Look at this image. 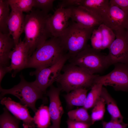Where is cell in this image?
<instances>
[{
  "instance_id": "6da1fadb",
  "label": "cell",
  "mask_w": 128,
  "mask_h": 128,
  "mask_svg": "<svg viewBox=\"0 0 128 128\" xmlns=\"http://www.w3.org/2000/svg\"><path fill=\"white\" fill-rule=\"evenodd\" d=\"M49 16L37 9L25 16L23 41L28 48L29 57L49 38L53 37L48 26Z\"/></svg>"
},
{
  "instance_id": "7a4b0ae2",
  "label": "cell",
  "mask_w": 128,
  "mask_h": 128,
  "mask_svg": "<svg viewBox=\"0 0 128 128\" xmlns=\"http://www.w3.org/2000/svg\"><path fill=\"white\" fill-rule=\"evenodd\" d=\"M67 53L59 38L52 37L37 48L29 57L27 68L37 69L50 66Z\"/></svg>"
},
{
  "instance_id": "3957f363",
  "label": "cell",
  "mask_w": 128,
  "mask_h": 128,
  "mask_svg": "<svg viewBox=\"0 0 128 128\" xmlns=\"http://www.w3.org/2000/svg\"><path fill=\"white\" fill-rule=\"evenodd\" d=\"M62 71L56 82L61 90L67 93L78 89L91 88L98 75L70 63L65 64Z\"/></svg>"
},
{
  "instance_id": "277c9868",
  "label": "cell",
  "mask_w": 128,
  "mask_h": 128,
  "mask_svg": "<svg viewBox=\"0 0 128 128\" xmlns=\"http://www.w3.org/2000/svg\"><path fill=\"white\" fill-rule=\"evenodd\" d=\"M72 21L62 35L59 37L69 58L88 47V41L90 39L93 30L96 28H84Z\"/></svg>"
},
{
  "instance_id": "5b68a950",
  "label": "cell",
  "mask_w": 128,
  "mask_h": 128,
  "mask_svg": "<svg viewBox=\"0 0 128 128\" xmlns=\"http://www.w3.org/2000/svg\"><path fill=\"white\" fill-rule=\"evenodd\" d=\"M68 60L93 74L101 73L110 65L107 55L88 46Z\"/></svg>"
},
{
  "instance_id": "8992f818",
  "label": "cell",
  "mask_w": 128,
  "mask_h": 128,
  "mask_svg": "<svg viewBox=\"0 0 128 128\" xmlns=\"http://www.w3.org/2000/svg\"><path fill=\"white\" fill-rule=\"evenodd\" d=\"M20 77L19 83L11 88L4 89L0 86V99L6 95H14L19 99L20 103L27 105L35 113L37 110L36 107V103L39 99L45 100L43 96L44 94L32 82H29L26 81L22 74Z\"/></svg>"
},
{
  "instance_id": "52a82bcc",
  "label": "cell",
  "mask_w": 128,
  "mask_h": 128,
  "mask_svg": "<svg viewBox=\"0 0 128 128\" xmlns=\"http://www.w3.org/2000/svg\"><path fill=\"white\" fill-rule=\"evenodd\" d=\"M69 58L67 53L53 65L31 72L30 75H35L36 77L35 80L32 82L44 94L45 93L47 88L57 81L65 63Z\"/></svg>"
},
{
  "instance_id": "ba28073f",
  "label": "cell",
  "mask_w": 128,
  "mask_h": 128,
  "mask_svg": "<svg viewBox=\"0 0 128 128\" xmlns=\"http://www.w3.org/2000/svg\"><path fill=\"white\" fill-rule=\"evenodd\" d=\"M114 65V69L108 73L103 76L98 75L95 84L111 86L117 91H128V64L118 63Z\"/></svg>"
},
{
  "instance_id": "9c48e42d",
  "label": "cell",
  "mask_w": 128,
  "mask_h": 128,
  "mask_svg": "<svg viewBox=\"0 0 128 128\" xmlns=\"http://www.w3.org/2000/svg\"><path fill=\"white\" fill-rule=\"evenodd\" d=\"M115 40L108 48L107 55L111 65L118 63L128 64V38L124 29L114 31Z\"/></svg>"
},
{
  "instance_id": "30bf717a",
  "label": "cell",
  "mask_w": 128,
  "mask_h": 128,
  "mask_svg": "<svg viewBox=\"0 0 128 128\" xmlns=\"http://www.w3.org/2000/svg\"><path fill=\"white\" fill-rule=\"evenodd\" d=\"M71 11L69 8H58L48 19V27L53 37H59L69 25Z\"/></svg>"
},
{
  "instance_id": "8fae6325",
  "label": "cell",
  "mask_w": 128,
  "mask_h": 128,
  "mask_svg": "<svg viewBox=\"0 0 128 128\" xmlns=\"http://www.w3.org/2000/svg\"><path fill=\"white\" fill-rule=\"evenodd\" d=\"M29 57L28 47L23 41L20 40L9 55L11 62L8 68L9 72H12V77H14L18 73L27 68Z\"/></svg>"
},
{
  "instance_id": "7c38bea8",
  "label": "cell",
  "mask_w": 128,
  "mask_h": 128,
  "mask_svg": "<svg viewBox=\"0 0 128 128\" xmlns=\"http://www.w3.org/2000/svg\"><path fill=\"white\" fill-rule=\"evenodd\" d=\"M0 103L17 118L22 120L24 128H34L33 118L30 114L28 106L13 100L9 97H4Z\"/></svg>"
},
{
  "instance_id": "4fadbf2b",
  "label": "cell",
  "mask_w": 128,
  "mask_h": 128,
  "mask_svg": "<svg viewBox=\"0 0 128 128\" xmlns=\"http://www.w3.org/2000/svg\"><path fill=\"white\" fill-rule=\"evenodd\" d=\"M50 87L46 93L50 99L48 107L52 123L51 126L53 128H60L61 119L64 113L59 97L60 92L62 90L59 87H56L52 85Z\"/></svg>"
},
{
  "instance_id": "5bb4252c",
  "label": "cell",
  "mask_w": 128,
  "mask_h": 128,
  "mask_svg": "<svg viewBox=\"0 0 128 128\" xmlns=\"http://www.w3.org/2000/svg\"><path fill=\"white\" fill-rule=\"evenodd\" d=\"M72 21L84 28L96 27L103 23L94 14L81 6L69 8Z\"/></svg>"
},
{
  "instance_id": "9a60e30c",
  "label": "cell",
  "mask_w": 128,
  "mask_h": 128,
  "mask_svg": "<svg viewBox=\"0 0 128 128\" xmlns=\"http://www.w3.org/2000/svg\"><path fill=\"white\" fill-rule=\"evenodd\" d=\"M128 14L118 7L110 5L108 13L103 23L113 31L124 29Z\"/></svg>"
},
{
  "instance_id": "2e32d148",
  "label": "cell",
  "mask_w": 128,
  "mask_h": 128,
  "mask_svg": "<svg viewBox=\"0 0 128 128\" xmlns=\"http://www.w3.org/2000/svg\"><path fill=\"white\" fill-rule=\"evenodd\" d=\"M11 9L8 26L9 33L14 40L15 46L19 43L20 36L24 32L25 16L22 12Z\"/></svg>"
},
{
  "instance_id": "e0dca14e",
  "label": "cell",
  "mask_w": 128,
  "mask_h": 128,
  "mask_svg": "<svg viewBox=\"0 0 128 128\" xmlns=\"http://www.w3.org/2000/svg\"><path fill=\"white\" fill-rule=\"evenodd\" d=\"M91 11L103 22L108 13L110 5L109 0H80L79 5Z\"/></svg>"
},
{
  "instance_id": "ac0fdd59",
  "label": "cell",
  "mask_w": 128,
  "mask_h": 128,
  "mask_svg": "<svg viewBox=\"0 0 128 128\" xmlns=\"http://www.w3.org/2000/svg\"><path fill=\"white\" fill-rule=\"evenodd\" d=\"M9 33L0 32V66H8L9 54L15 46L14 40Z\"/></svg>"
},
{
  "instance_id": "d6986e66",
  "label": "cell",
  "mask_w": 128,
  "mask_h": 128,
  "mask_svg": "<svg viewBox=\"0 0 128 128\" xmlns=\"http://www.w3.org/2000/svg\"><path fill=\"white\" fill-rule=\"evenodd\" d=\"M101 97L104 100L107 105V109L111 115V120L122 122L123 117L121 114L114 99L108 93L106 88L102 87Z\"/></svg>"
},
{
  "instance_id": "ffe728a7",
  "label": "cell",
  "mask_w": 128,
  "mask_h": 128,
  "mask_svg": "<svg viewBox=\"0 0 128 128\" xmlns=\"http://www.w3.org/2000/svg\"><path fill=\"white\" fill-rule=\"evenodd\" d=\"M88 90L82 88L78 89L64 95V97L68 106L83 107L86 102Z\"/></svg>"
},
{
  "instance_id": "44dd1931",
  "label": "cell",
  "mask_w": 128,
  "mask_h": 128,
  "mask_svg": "<svg viewBox=\"0 0 128 128\" xmlns=\"http://www.w3.org/2000/svg\"><path fill=\"white\" fill-rule=\"evenodd\" d=\"M35 113L33 118L37 127L48 128L50 126L51 119L48 106L42 104Z\"/></svg>"
},
{
  "instance_id": "7402d4cb",
  "label": "cell",
  "mask_w": 128,
  "mask_h": 128,
  "mask_svg": "<svg viewBox=\"0 0 128 128\" xmlns=\"http://www.w3.org/2000/svg\"><path fill=\"white\" fill-rule=\"evenodd\" d=\"M9 5L8 0H0V32L9 33L8 23L9 17Z\"/></svg>"
},
{
  "instance_id": "603a6c76",
  "label": "cell",
  "mask_w": 128,
  "mask_h": 128,
  "mask_svg": "<svg viewBox=\"0 0 128 128\" xmlns=\"http://www.w3.org/2000/svg\"><path fill=\"white\" fill-rule=\"evenodd\" d=\"M103 85L100 83L94 84L87 95L85 103L83 107L87 110L93 108L101 97Z\"/></svg>"
},
{
  "instance_id": "cb8c5ba5",
  "label": "cell",
  "mask_w": 128,
  "mask_h": 128,
  "mask_svg": "<svg viewBox=\"0 0 128 128\" xmlns=\"http://www.w3.org/2000/svg\"><path fill=\"white\" fill-rule=\"evenodd\" d=\"M69 119L72 120L92 125V121L87 110L83 107L71 110L68 113Z\"/></svg>"
},
{
  "instance_id": "d4e9b609",
  "label": "cell",
  "mask_w": 128,
  "mask_h": 128,
  "mask_svg": "<svg viewBox=\"0 0 128 128\" xmlns=\"http://www.w3.org/2000/svg\"><path fill=\"white\" fill-rule=\"evenodd\" d=\"M0 116V128H19L20 120L12 115L5 107Z\"/></svg>"
},
{
  "instance_id": "484cf974",
  "label": "cell",
  "mask_w": 128,
  "mask_h": 128,
  "mask_svg": "<svg viewBox=\"0 0 128 128\" xmlns=\"http://www.w3.org/2000/svg\"><path fill=\"white\" fill-rule=\"evenodd\" d=\"M98 28L100 31L103 37L102 50L108 48L115 39L114 32L103 23L101 24Z\"/></svg>"
},
{
  "instance_id": "4316f807",
  "label": "cell",
  "mask_w": 128,
  "mask_h": 128,
  "mask_svg": "<svg viewBox=\"0 0 128 128\" xmlns=\"http://www.w3.org/2000/svg\"><path fill=\"white\" fill-rule=\"evenodd\" d=\"M11 9L22 12H31L33 7L34 0H8Z\"/></svg>"
},
{
  "instance_id": "83f0119b",
  "label": "cell",
  "mask_w": 128,
  "mask_h": 128,
  "mask_svg": "<svg viewBox=\"0 0 128 128\" xmlns=\"http://www.w3.org/2000/svg\"><path fill=\"white\" fill-rule=\"evenodd\" d=\"M105 104L104 100L101 97L91 111V116L92 125L96 122L103 119L105 111Z\"/></svg>"
},
{
  "instance_id": "f1b7e54d",
  "label": "cell",
  "mask_w": 128,
  "mask_h": 128,
  "mask_svg": "<svg viewBox=\"0 0 128 128\" xmlns=\"http://www.w3.org/2000/svg\"><path fill=\"white\" fill-rule=\"evenodd\" d=\"M54 0H34L33 7L48 14L53 9Z\"/></svg>"
},
{
  "instance_id": "f546056e",
  "label": "cell",
  "mask_w": 128,
  "mask_h": 128,
  "mask_svg": "<svg viewBox=\"0 0 128 128\" xmlns=\"http://www.w3.org/2000/svg\"><path fill=\"white\" fill-rule=\"evenodd\" d=\"M90 39L92 48L98 50H102L103 37L100 31L98 28L93 30Z\"/></svg>"
},
{
  "instance_id": "4dcf8cb0",
  "label": "cell",
  "mask_w": 128,
  "mask_h": 128,
  "mask_svg": "<svg viewBox=\"0 0 128 128\" xmlns=\"http://www.w3.org/2000/svg\"><path fill=\"white\" fill-rule=\"evenodd\" d=\"M102 128H127L128 123L123 122H121L111 120L109 122L102 121Z\"/></svg>"
},
{
  "instance_id": "1f68e13d",
  "label": "cell",
  "mask_w": 128,
  "mask_h": 128,
  "mask_svg": "<svg viewBox=\"0 0 128 128\" xmlns=\"http://www.w3.org/2000/svg\"><path fill=\"white\" fill-rule=\"evenodd\" d=\"M110 5L116 6L128 14V0H110Z\"/></svg>"
},
{
  "instance_id": "d6a6232c",
  "label": "cell",
  "mask_w": 128,
  "mask_h": 128,
  "mask_svg": "<svg viewBox=\"0 0 128 128\" xmlns=\"http://www.w3.org/2000/svg\"><path fill=\"white\" fill-rule=\"evenodd\" d=\"M67 128H89L90 124L72 120L68 119L66 122Z\"/></svg>"
},
{
  "instance_id": "836d02e7",
  "label": "cell",
  "mask_w": 128,
  "mask_h": 128,
  "mask_svg": "<svg viewBox=\"0 0 128 128\" xmlns=\"http://www.w3.org/2000/svg\"><path fill=\"white\" fill-rule=\"evenodd\" d=\"M9 72L8 66H0V84L5 74Z\"/></svg>"
},
{
  "instance_id": "e575fe53",
  "label": "cell",
  "mask_w": 128,
  "mask_h": 128,
  "mask_svg": "<svg viewBox=\"0 0 128 128\" xmlns=\"http://www.w3.org/2000/svg\"><path fill=\"white\" fill-rule=\"evenodd\" d=\"M124 29L126 36L128 38V19Z\"/></svg>"
},
{
  "instance_id": "d590c367",
  "label": "cell",
  "mask_w": 128,
  "mask_h": 128,
  "mask_svg": "<svg viewBox=\"0 0 128 128\" xmlns=\"http://www.w3.org/2000/svg\"><path fill=\"white\" fill-rule=\"evenodd\" d=\"M48 128H53L51 125Z\"/></svg>"
}]
</instances>
